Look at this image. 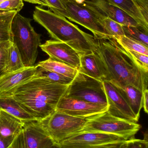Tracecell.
<instances>
[{"label": "cell", "mask_w": 148, "mask_h": 148, "mask_svg": "<svg viewBox=\"0 0 148 148\" xmlns=\"http://www.w3.org/2000/svg\"><path fill=\"white\" fill-rule=\"evenodd\" d=\"M51 148H61V147L59 144L55 143V144L54 145V146Z\"/></svg>", "instance_id": "41"}, {"label": "cell", "mask_w": 148, "mask_h": 148, "mask_svg": "<svg viewBox=\"0 0 148 148\" xmlns=\"http://www.w3.org/2000/svg\"><path fill=\"white\" fill-rule=\"evenodd\" d=\"M126 148H148V141L132 138L126 141Z\"/></svg>", "instance_id": "33"}, {"label": "cell", "mask_w": 148, "mask_h": 148, "mask_svg": "<svg viewBox=\"0 0 148 148\" xmlns=\"http://www.w3.org/2000/svg\"><path fill=\"white\" fill-rule=\"evenodd\" d=\"M126 140L123 137L101 132H83L74 134L60 143L72 146H93Z\"/></svg>", "instance_id": "13"}, {"label": "cell", "mask_w": 148, "mask_h": 148, "mask_svg": "<svg viewBox=\"0 0 148 148\" xmlns=\"http://www.w3.org/2000/svg\"><path fill=\"white\" fill-rule=\"evenodd\" d=\"M142 107L144 109L145 113H148V90H145L143 92V101H142Z\"/></svg>", "instance_id": "37"}, {"label": "cell", "mask_w": 148, "mask_h": 148, "mask_svg": "<svg viewBox=\"0 0 148 148\" xmlns=\"http://www.w3.org/2000/svg\"><path fill=\"white\" fill-rule=\"evenodd\" d=\"M5 1H6V0H0V3H1L2 2Z\"/></svg>", "instance_id": "42"}, {"label": "cell", "mask_w": 148, "mask_h": 148, "mask_svg": "<svg viewBox=\"0 0 148 148\" xmlns=\"http://www.w3.org/2000/svg\"><path fill=\"white\" fill-rule=\"evenodd\" d=\"M83 3L93 8L103 16L108 17L123 26L142 27L147 28L126 12L107 0H86Z\"/></svg>", "instance_id": "12"}, {"label": "cell", "mask_w": 148, "mask_h": 148, "mask_svg": "<svg viewBox=\"0 0 148 148\" xmlns=\"http://www.w3.org/2000/svg\"><path fill=\"white\" fill-rule=\"evenodd\" d=\"M15 137H4L0 135V148H9L11 146Z\"/></svg>", "instance_id": "36"}, {"label": "cell", "mask_w": 148, "mask_h": 148, "mask_svg": "<svg viewBox=\"0 0 148 148\" xmlns=\"http://www.w3.org/2000/svg\"><path fill=\"white\" fill-rule=\"evenodd\" d=\"M75 2L78 4H83L86 0H74Z\"/></svg>", "instance_id": "40"}, {"label": "cell", "mask_w": 148, "mask_h": 148, "mask_svg": "<svg viewBox=\"0 0 148 148\" xmlns=\"http://www.w3.org/2000/svg\"><path fill=\"white\" fill-rule=\"evenodd\" d=\"M35 21L47 30L56 40L66 43L80 56L93 53L96 49L94 36L83 32L65 17L36 6L33 14Z\"/></svg>", "instance_id": "3"}, {"label": "cell", "mask_w": 148, "mask_h": 148, "mask_svg": "<svg viewBox=\"0 0 148 148\" xmlns=\"http://www.w3.org/2000/svg\"><path fill=\"white\" fill-rule=\"evenodd\" d=\"M129 15L141 25L148 29V23L142 15L135 0H107Z\"/></svg>", "instance_id": "20"}, {"label": "cell", "mask_w": 148, "mask_h": 148, "mask_svg": "<svg viewBox=\"0 0 148 148\" xmlns=\"http://www.w3.org/2000/svg\"><path fill=\"white\" fill-rule=\"evenodd\" d=\"M63 97L108 106L103 82L80 72L68 85Z\"/></svg>", "instance_id": "6"}, {"label": "cell", "mask_w": 148, "mask_h": 148, "mask_svg": "<svg viewBox=\"0 0 148 148\" xmlns=\"http://www.w3.org/2000/svg\"><path fill=\"white\" fill-rule=\"evenodd\" d=\"M36 66L41 67L72 80L75 78L79 72L77 69L74 68L64 63L51 60L50 58L46 60L40 62Z\"/></svg>", "instance_id": "19"}, {"label": "cell", "mask_w": 148, "mask_h": 148, "mask_svg": "<svg viewBox=\"0 0 148 148\" xmlns=\"http://www.w3.org/2000/svg\"><path fill=\"white\" fill-rule=\"evenodd\" d=\"M135 1L144 20L148 23V0Z\"/></svg>", "instance_id": "34"}, {"label": "cell", "mask_w": 148, "mask_h": 148, "mask_svg": "<svg viewBox=\"0 0 148 148\" xmlns=\"http://www.w3.org/2000/svg\"><path fill=\"white\" fill-rule=\"evenodd\" d=\"M124 36L148 47V29L142 27L123 26Z\"/></svg>", "instance_id": "23"}, {"label": "cell", "mask_w": 148, "mask_h": 148, "mask_svg": "<svg viewBox=\"0 0 148 148\" xmlns=\"http://www.w3.org/2000/svg\"><path fill=\"white\" fill-rule=\"evenodd\" d=\"M51 11L61 16L67 18L66 3L68 2H75L74 0H47Z\"/></svg>", "instance_id": "28"}, {"label": "cell", "mask_w": 148, "mask_h": 148, "mask_svg": "<svg viewBox=\"0 0 148 148\" xmlns=\"http://www.w3.org/2000/svg\"><path fill=\"white\" fill-rule=\"evenodd\" d=\"M2 74V71H1V70H0V75H1Z\"/></svg>", "instance_id": "43"}, {"label": "cell", "mask_w": 148, "mask_h": 148, "mask_svg": "<svg viewBox=\"0 0 148 148\" xmlns=\"http://www.w3.org/2000/svg\"><path fill=\"white\" fill-rule=\"evenodd\" d=\"M25 67L18 49L13 42L10 48L8 58L2 70V73L14 72Z\"/></svg>", "instance_id": "22"}, {"label": "cell", "mask_w": 148, "mask_h": 148, "mask_svg": "<svg viewBox=\"0 0 148 148\" xmlns=\"http://www.w3.org/2000/svg\"><path fill=\"white\" fill-rule=\"evenodd\" d=\"M140 128L137 123L117 118L107 111L87 118L83 127L77 133L101 132L119 136L127 140L133 138Z\"/></svg>", "instance_id": "5"}, {"label": "cell", "mask_w": 148, "mask_h": 148, "mask_svg": "<svg viewBox=\"0 0 148 148\" xmlns=\"http://www.w3.org/2000/svg\"><path fill=\"white\" fill-rule=\"evenodd\" d=\"M24 122L0 110V135L16 137L23 129Z\"/></svg>", "instance_id": "18"}, {"label": "cell", "mask_w": 148, "mask_h": 148, "mask_svg": "<svg viewBox=\"0 0 148 148\" xmlns=\"http://www.w3.org/2000/svg\"><path fill=\"white\" fill-rule=\"evenodd\" d=\"M115 39L125 49L148 56V48L140 42L128 38L125 36H123Z\"/></svg>", "instance_id": "26"}, {"label": "cell", "mask_w": 148, "mask_h": 148, "mask_svg": "<svg viewBox=\"0 0 148 148\" xmlns=\"http://www.w3.org/2000/svg\"><path fill=\"white\" fill-rule=\"evenodd\" d=\"M9 148H11V147H9Z\"/></svg>", "instance_id": "44"}, {"label": "cell", "mask_w": 148, "mask_h": 148, "mask_svg": "<svg viewBox=\"0 0 148 148\" xmlns=\"http://www.w3.org/2000/svg\"><path fill=\"white\" fill-rule=\"evenodd\" d=\"M17 13L16 11H13L8 14L0 16V42L7 40L13 42L11 23Z\"/></svg>", "instance_id": "24"}, {"label": "cell", "mask_w": 148, "mask_h": 148, "mask_svg": "<svg viewBox=\"0 0 148 148\" xmlns=\"http://www.w3.org/2000/svg\"><path fill=\"white\" fill-rule=\"evenodd\" d=\"M37 66L25 67L14 72L2 73L0 75V93H3L32 78Z\"/></svg>", "instance_id": "15"}, {"label": "cell", "mask_w": 148, "mask_h": 148, "mask_svg": "<svg viewBox=\"0 0 148 148\" xmlns=\"http://www.w3.org/2000/svg\"><path fill=\"white\" fill-rule=\"evenodd\" d=\"M87 118L75 117L56 111L41 124L55 143L60 144L83 127Z\"/></svg>", "instance_id": "7"}, {"label": "cell", "mask_w": 148, "mask_h": 148, "mask_svg": "<svg viewBox=\"0 0 148 148\" xmlns=\"http://www.w3.org/2000/svg\"><path fill=\"white\" fill-rule=\"evenodd\" d=\"M107 101V111L117 118L132 122L137 123L136 117L122 96L109 82L103 81Z\"/></svg>", "instance_id": "11"}, {"label": "cell", "mask_w": 148, "mask_h": 148, "mask_svg": "<svg viewBox=\"0 0 148 148\" xmlns=\"http://www.w3.org/2000/svg\"><path fill=\"white\" fill-rule=\"evenodd\" d=\"M31 21L17 12L11 23L13 42L17 47L25 67L34 66L41 44V35L32 27Z\"/></svg>", "instance_id": "4"}, {"label": "cell", "mask_w": 148, "mask_h": 148, "mask_svg": "<svg viewBox=\"0 0 148 148\" xmlns=\"http://www.w3.org/2000/svg\"><path fill=\"white\" fill-rule=\"evenodd\" d=\"M125 49L132 56V58L137 65L148 72V56L145 55L135 51Z\"/></svg>", "instance_id": "32"}, {"label": "cell", "mask_w": 148, "mask_h": 148, "mask_svg": "<svg viewBox=\"0 0 148 148\" xmlns=\"http://www.w3.org/2000/svg\"><path fill=\"white\" fill-rule=\"evenodd\" d=\"M78 71L84 75L102 81V74L93 53L80 56V67Z\"/></svg>", "instance_id": "21"}, {"label": "cell", "mask_w": 148, "mask_h": 148, "mask_svg": "<svg viewBox=\"0 0 148 148\" xmlns=\"http://www.w3.org/2000/svg\"><path fill=\"white\" fill-rule=\"evenodd\" d=\"M112 84L122 96L138 119L142 108L143 92L130 85Z\"/></svg>", "instance_id": "16"}, {"label": "cell", "mask_w": 148, "mask_h": 148, "mask_svg": "<svg viewBox=\"0 0 148 148\" xmlns=\"http://www.w3.org/2000/svg\"><path fill=\"white\" fill-rule=\"evenodd\" d=\"M23 6L22 0H6L0 3V10L19 12Z\"/></svg>", "instance_id": "29"}, {"label": "cell", "mask_w": 148, "mask_h": 148, "mask_svg": "<svg viewBox=\"0 0 148 148\" xmlns=\"http://www.w3.org/2000/svg\"><path fill=\"white\" fill-rule=\"evenodd\" d=\"M22 1L33 3V4H38L42 6L50 8L49 4L48 3L47 0H22Z\"/></svg>", "instance_id": "38"}, {"label": "cell", "mask_w": 148, "mask_h": 148, "mask_svg": "<svg viewBox=\"0 0 148 148\" xmlns=\"http://www.w3.org/2000/svg\"><path fill=\"white\" fill-rule=\"evenodd\" d=\"M33 77H41L63 85H69L73 81L66 77L39 66H37L36 72Z\"/></svg>", "instance_id": "25"}, {"label": "cell", "mask_w": 148, "mask_h": 148, "mask_svg": "<svg viewBox=\"0 0 148 148\" xmlns=\"http://www.w3.org/2000/svg\"><path fill=\"white\" fill-rule=\"evenodd\" d=\"M13 11H5L3 10H0V16L3 15L8 14H10Z\"/></svg>", "instance_id": "39"}, {"label": "cell", "mask_w": 148, "mask_h": 148, "mask_svg": "<svg viewBox=\"0 0 148 148\" xmlns=\"http://www.w3.org/2000/svg\"><path fill=\"white\" fill-rule=\"evenodd\" d=\"M68 85L33 77L3 93L12 96L36 121H41L56 111Z\"/></svg>", "instance_id": "2"}, {"label": "cell", "mask_w": 148, "mask_h": 148, "mask_svg": "<svg viewBox=\"0 0 148 148\" xmlns=\"http://www.w3.org/2000/svg\"><path fill=\"white\" fill-rule=\"evenodd\" d=\"M126 141L116 142L93 146H72L61 145V148H126Z\"/></svg>", "instance_id": "30"}, {"label": "cell", "mask_w": 148, "mask_h": 148, "mask_svg": "<svg viewBox=\"0 0 148 148\" xmlns=\"http://www.w3.org/2000/svg\"><path fill=\"white\" fill-rule=\"evenodd\" d=\"M39 47L51 60L64 63L79 70L81 56L68 44L56 40H49Z\"/></svg>", "instance_id": "10"}, {"label": "cell", "mask_w": 148, "mask_h": 148, "mask_svg": "<svg viewBox=\"0 0 148 148\" xmlns=\"http://www.w3.org/2000/svg\"><path fill=\"white\" fill-rule=\"evenodd\" d=\"M67 18L90 30L95 38H110L102 23V15L86 3H66Z\"/></svg>", "instance_id": "8"}, {"label": "cell", "mask_w": 148, "mask_h": 148, "mask_svg": "<svg viewBox=\"0 0 148 148\" xmlns=\"http://www.w3.org/2000/svg\"><path fill=\"white\" fill-rule=\"evenodd\" d=\"M108 106L63 97L56 111L75 117L87 118L106 112Z\"/></svg>", "instance_id": "9"}, {"label": "cell", "mask_w": 148, "mask_h": 148, "mask_svg": "<svg viewBox=\"0 0 148 148\" xmlns=\"http://www.w3.org/2000/svg\"><path fill=\"white\" fill-rule=\"evenodd\" d=\"M13 42L10 40L0 42V70L2 71L8 55L9 50Z\"/></svg>", "instance_id": "31"}, {"label": "cell", "mask_w": 148, "mask_h": 148, "mask_svg": "<svg viewBox=\"0 0 148 148\" xmlns=\"http://www.w3.org/2000/svg\"><path fill=\"white\" fill-rule=\"evenodd\" d=\"M0 110L18 118L24 123L36 121L19 105L12 96L5 93H0Z\"/></svg>", "instance_id": "17"}, {"label": "cell", "mask_w": 148, "mask_h": 148, "mask_svg": "<svg viewBox=\"0 0 148 148\" xmlns=\"http://www.w3.org/2000/svg\"><path fill=\"white\" fill-rule=\"evenodd\" d=\"M93 53L102 74V81L130 85L143 92L147 89L148 72L137 65L132 56L114 38H96Z\"/></svg>", "instance_id": "1"}, {"label": "cell", "mask_w": 148, "mask_h": 148, "mask_svg": "<svg viewBox=\"0 0 148 148\" xmlns=\"http://www.w3.org/2000/svg\"><path fill=\"white\" fill-rule=\"evenodd\" d=\"M22 132L25 148H51L55 144L40 122L24 123Z\"/></svg>", "instance_id": "14"}, {"label": "cell", "mask_w": 148, "mask_h": 148, "mask_svg": "<svg viewBox=\"0 0 148 148\" xmlns=\"http://www.w3.org/2000/svg\"><path fill=\"white\" fill-rule=\"evenodd\" d=\"M101 20L103 25L110 38L116 39L124 36L121 24L103 16Z\"/></svg>", "instance_id": "27"}, {"label": "cell", "mask_w": 148, "mask_h": 148, "mask_svg": "<svg viewBox=\"0 0 148 148\" xmlns=\"http://www.w3.org/2000/svg\"><path fill=\"white\" fill-rule=\"evenodd\" d=\"M11 148H25L22 131L17 135L10 146Z\"/></svg>", "instance_id": "35"}]
</instances>
